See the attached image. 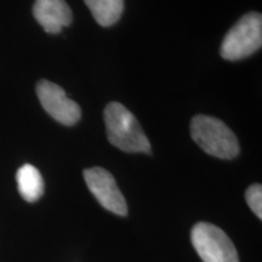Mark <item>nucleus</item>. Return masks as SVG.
Instances as JSON below:
<instances>
[{"instance_id": "f257e3e1", "label": "nucleus", "mask_w": 262, "mask_h": 262, "mask_svg": "<svg viewBox=\"0 0 262 262\" xmlns=\"http://www.w3.org/2000/svg\"><path fill=\"white\" fill-rule=\"evenodd\" d=\"M107 136L117 148L127 153H150V143L133 113L119 102H111L104 110Z\"/></svg>"}, {"instance_id": "f03ea898", "label": "nucleus", "mask_w": 262, "mask_h": 262, "mask_svg": "<svg viewBox=\"0 0 262 262\" xmlns=\"http://www.w3.org/2000/svg\"><path fill=\"white\" fill-rule=\"evenodd\" d=\"M191 135L205 153L220 159H233L239 155L234 133L215 117L195 116L191 122Z\"/></svg>"}, {"instance_id": "7ed1b4c3", "label": "nucleus", "mask_w": 262, "mask_h": 262, "mask_svg": "<svg viewBox=\"0 0 262 262\" xmlns=\"http://www.w3.org/2000/svg\"><path fill=\"white\" fill-rule=\"evenodd\" d=\"M261 45L262 16L257 12H249L226 34L220 54L228 61L243 60L260 50Z\"/></svg>"}, {"instance_id": "20e7f679", "label": "nucleus", "mask_w": 262, "mask_h": 262, "mask_svg": "<svg viewBox=\"0 0 262 262\" xmlns=\"http://www.w3.org/2000/svg\"><path fill=\"white\" fill-rule=\"evenodd\" d=\"M191 239L196 254L204 262H239L233 243L217 226L199 222L192 229Z\"/></svg>"}, {"instance_id": "39448f33", "label": "nucleus", "mask_w": 262, "mask_h": 262, "mask_svg": "<svg viewBox=\"0 0 262 262\" xmlns=\"http://www.w3.org/2000/svg\"><path fill=\"white\" fill-rule=\"evenodd\" d=\"M37 95L50 116L63 125L71 126L79 122L81 110L75 101L67 97L64 90L49 80H40L37 84Z\"/></svg>"}, {"instance_id": "423d86ee", "label": "nucleus", "mask_w": 262, "mask_h": 262, "mask_svg": "<svg viewBox=\"0 0 262 262\" xmlns=\"http://www.w3.org/2000/svg\"><path fill=\"white\" fill-rule=\"evenodd\" d=\"M84 179L90 192L104 209L120 216L127 214L126 201L112 173L102 168H91L85 170Z\"/></svg>"}, {"instance_id": "0eeeda50", "label": "nucleus", "mask_w": 262, "mask_h": 262, "mask_svg": "<svg viewBox=\"0 0 262 262\" xmlns=\"http://www.w3.org/2000/svg\"><path fill=\"white\" fill-rule=\"evenodd\" d=\"M33 15L47 33L56 34L73 21L70 5L64 0H35Z\"/></svg>"}, {"instance_id": "6e6552de", "label": "nucleus", "mask_w": 262, "mask_h": 262, "mask_svg": "<svg viewBox=\"0 0 262 262\" xmlns=\"http://www.w3.org/2000/svg\"><path fill=\"white\" fill-rule=\"evenodd\" d=\"M18 192L25 201L37 202L44 193V180L35 166L25 164L16 173Z\"/></svg>"}, {"instance_id": "1a4fd4ad", "label": "nucleus", "mask_w": 262, "mask_h": 262, "mask_svg": "<svg viewBox=\"0 0 262 262\" xmlns=\"http://www.w3.org/2000/svg\"><path fill=\"white\" fill-rule=\"evenodd\" d=\"M91 15L102 27H110L119 21L124 11V0H84Z\"/></svg>"}, {"instance_id": "9d476101", "label": "nucleus", "mask_w": 262, "mask_h": 262, "mask_svg": "<svg viewBox=\"0 0 262 262\" xmlns=\"http://www.w3.org/2000/svg\"><path fill=\"white\" fill-rule=\"evenodd\" d=\"M245 199H247L248 205L250 206L254 214L258 219H262V187L258 183L251 185L245 192Z\"/></svg>"}]
</instances>
